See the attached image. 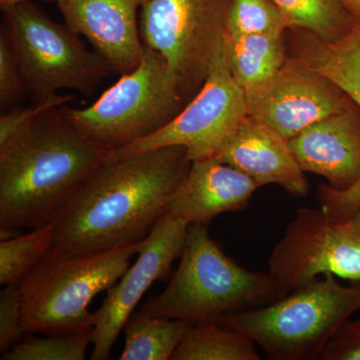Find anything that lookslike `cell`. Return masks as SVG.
<instances>
[{
    "instance_id": "cell-16",
    "label": "cell",
    "mask_w": 360,
    "mask_h": 360,
    "mask_svg": "<svg viewBox=\"0 0 360 360\" xmlns=\"http://www.w3.org/2000/svg\"><path fill=\"white\" fill-rule=\"evenodd\" d=\"M214 158L248 175L260 186L278 184L295 198H303L309 193V182L288 139L250 115L220 146Z\"/></svg>"
},
{
    "instance_id": "cell-19",
    "label": "cell",
    "mask_w": 360,
    "mask_h": 360,
    "mask_svg": "<svg viewBox=\"0 0 360 360\" xmlns=\"http://www.w3.org/2000/svg\"><path fill=\"white\" fill-rule=\"evenodd\" d=\"M194 322L142 314L125 323V345L120 360H168Z\"/></svg>"
},
{
    "instance_id": "cell-15",
    "label": "cell",
    "mask_w": 360,
    "mask_h": 360,
    "mask_svg": "<svg viewBox=\"0 0 360 360\" xmlns=\"http://www.w3.org/2000/svg\"><path fill=\"white\" fill-rule=\"evenodd\" d=\"M288 143L303 172L326 177L338 191L360 179V108L354 101L300 134Z\"/></svg>"
},
{
    "instance_id": "cell-21",
    "label": "cell",
    "mask_w": 360,
    "mask_h": 360,
    "mask_svg": "<svg viewBox=\"0 0 360 360\" xmlns=\"http://www.w3.org/2000/svg\"><path fill=\"white\" fill-rule=\"evenodd\" d=\"M281 9L288 30H303L326 41L342 39L359 16L340 0H272Z\"/></svg>"
},
{
    "instance_id": "cell-24",
    "label": "cell",
    "mask_w": 360,
    "mask_h": 360,
    "mask_svg": "<svg viewBox=\"0 0 360 360\" xmlns=\"http://www.w3.org/2000/svg\"><path fill=\"white\" fill-rule=\"evenodd\" d=\"M288 23L272 0H231L226 35L285 34Z\"/></svg>"
},
{
    "instance_id": "cell-1",
    "label": "cell",
    "mask_w": 360,
    "mask_h": 360,
    "mask_svg": "<svg viewBox=\"0 0 360 360\" xmlns=\"http://www.w3.org/2000/svg\"><path fill=\"white\" fill-rule=\"evenodd\" d=\"M191 163L180 146L104 161L52 217L53 245L77 255L141 243L167 212Z\"/></svg>"
},
{
    "instance_id": "cell-4",
    "label": "cell",
    "mask_w": 360,
    "mask_h": 360,
    "mask_svg": "<svg viewBox=\"0 0 360 360\" xmlns=\"http://www.w3.org/2000/svg\"><path fill=\"white\" fill-rule=\"evenodd\" d=\"M139 245L77 255L52 246L18 284L25 333L65 335L94 329L89 303L120 281Z\"/></svg>"
},
{
    "instance_id": "cell-17",
    "label": "cell",
    "mask_w": 360,
    "mask_h": 360,
    "mask_svg": "<svg viewBox=\"0 0 360 360\" xmlns=\"http://www.w3.org/2000/svg\"><path fill=\"white\" fill-rule=\"evenodd\" d=\"M259 184L215 158L195 160L168 202L167 212L188 224L207 225L248 205Z\"/></svg>"
},
{
    "instance_id": "cell-5",
    "label": "cell",
    "mask_w": 360,
    "mask_h": 360,
    "mask_svg": "<svg viewBox=\"0 0 360 360\" xmlns=\"http://www.w3.org/2000/svg\"><path fill=\"white\" fill-rule=\"evenodd\" d=\"M281 300L217 319L250 336L269 359L319 360L331 336L360 309V283L341 285L333 274Z\"/></svg>"
},
{
    "instance_id": "cell-2",
    "label": "cell",
    "mask_w": 360,
    "mask_h": 360,
    "mask_svg": "<svg viewBox=\"0 0 360 360\" xmlns=\"http://www.w3.org/2000/svg\"><path fill=\"white\" fill-rule=\"evenodd\" d=\"M60 108L45 111L0 146V236L49 224L106 160Z\"/></svg>"
},
{
    "instance_id": "cell-27",
    "label": "cell",
    "mask_w": 360,
    "mask_h": 360,
    "mask_svg": "<svg viewBox=\"0 0 360 360\" xmlns=\"http://www.w3.org/2000/svg\"><path fill=\"white\" fill-rule=\"evenodd\" d=\"M73 99H75V96L71 94L61 96L58 94L45 101H33L32 105L28 106V108H21V110L18 108V110L2 113L0 116V146L8 141L20 127L30 122L33 118L42 115L45 111L51 110V108L66 105Z\"/></svg>"
},
{
    "instance_id": "cell-20",
    "label": "cell",
    "mask_w": 360,
    "mask_h": 360,
    "mask_svg": "<svg viewBox=\"0 0 360 360\" xmlns=\"http://www.w3.org/2000/svg\"><path fill=\"white\" fill-rule=\"evenodd\" d=\"M250 336L217 321L194 322L172 360H259Z\"/></svg>"
},
{
    "instance_id": "cell-25",
    "label": "cell",
    "mask_w": 360,
    "mask_h": 360,
    "mask_svg": "<svg viewBox=\"0 0 360 360\" xmlns=\"http://www.w3.org/2000/svg\"><path fill=\"white\" fill-rule=\"evenodd\" d=\"M27 96L20 63L6 33L0 30V106L6 111L21 97Z\"/></svg>"
},
{
    "instance_id": "cell-8",
    "label": "cell",
    "mask_w": 360,
    "mask_h": 360,
    "mask_svg": "<svg viewBox=\"0 0 360 360\" xmlns=\"http://www.w3.org/2000/svg\"><path fill=\"white\" fill-rule=\"evenodd\" d=\"M231 0H146L139 32L179 79L186 104L205 84L225 44Z\"/></svg>"
},
{
    "instance_id": "cell-10",
    "label": "cell",
    "mask_w": 360,
    "mask_h": 360,
    "mask_svg": "<svg viewBox=\"0 0 360 360\" xmlns=\"http://www.w3.org/2000/svg\"><path fill=\"white\" fill-rule=\"evenodd\" d=\"M269 276L281 298L333 274L360 283V236L348 222H336L323 208H300L272 250Z\"/></svg>"
},
{
    "instance_id": "cell-3",
    "label": "cell",
    "mask_w": 360,
    "mask_h": 360,
    "mask_svg": "<svg viewBox=\"0 0 360 360\" xmlns=\"http://www.w3.org/2000/svg\"><path fill=\"white\" fill-rule=\"evenodd\" d=\"M281 300L269 274L250 271L227 257L206 225L189 224L179 269L142 314L191 322L217 321L222 315Z\"/></svg>"
},
{
    "instance_id": "cell-30",
    "label": "cell",
    "mask_w": 360,
    "mask_h": 360,
    "mask_svg": "<svg viewBox=\"0 0 360 360\" xmlns=\"http://www.w3.org/2000/svg\"><path fill=\"white\" fill-rule=\"evenodd\" d=\"M347 222L352 226V229L360 236V207Z\"/></svg>"
},
{
    "instance_id": "cell-18",
    "label": "cell",
    "mask_w": 360,
    "mask_h": 360,
    "mask_svg": "<svg viewBox=\"0 0 360 360\" xmlns=\"http://www.w3.org/2000/svg\"><path fill=\"white\" fill-rule=\"evenodd\" d=\"M285 34L225 35L227 65L246 104L264 94L285 63Z\"/></svg>"
},
{
    "instance_id": "cell-9",
    "label": "cell",
    "mask_w": 360,
    "mask_h": 360,
    "mask_svg": "<svg viewBox=\"0 0 360 360\" xmlns=\"http://www.w3.org/2000/svg\"><path fill=\"white\" fill-rule=\"evenodd\" d=\"M248 115L245 94L232 77L224 44L205 84L179 115L155 134L108 153L106 160L172 146L186 148L191 161L214 158Z\"/></svg>"
},
{
    "instance_id": "cell-6",
    "label": "cell",
    "mask_w": 360,
    "mask_h": 360,
    "mask_svg": "<svg viewBox=\"0 0 360 360\" xmlns=\"http://www.w3.org/2000/svg\"><path fill=\"white\" fill-rule=\"evenodd\" d=\"M144 45V44H143ZM186 105L179 79L162 56L143 47L141 63L89 108H61L96 148L110 153L168 124Z\"/></svg>"
},
{
    "instance_id": "cell-23",
    "label": "cell",
    "mask_w": 360,
    "mask_h": 360,
    "mask_svg": "<svg viewBox=\"0 0 360 360\" xmlns=\"http://www.w3.org/2000/svg\"><path fill=\"white\" fill-rule=\"evenodd\" d=\"M92 329L80 333L30 338L2 354V360H84L92 341Z\"/></svg>"
},
{
    "instance_id": "cell-11",
    "label": "cell",
    "mask_w": 360,
    "mask_h": 360,
    "mask_svg": "<svg viewBox=\"0 0 360 360\" xmlns=\"http://www.w3.org/2000/svg\"><path fill=\"white\" fill-rule=\"evenodd\" d=\"M188 225L165 212L141 241L136 262L108 290L101 309L94 312L92 360L110 359L111 349L137 303L151 284L167 279L172 262L181 257Z\"/></svg>"
},
{
    "instance_id": "cell-22",
    "label": "cell",
    "mask_w": 360,
    "mask_h": 360,
    "mask_svg": "<svg viewBox=\"0 0 360 360\" xmlns=\"http://www.w3.org/2000/svg\"><path fill=\"white\" fill-rule=\"evenodd\" d=\"M54 245L51 221L0 243V283L18 284Z\"/></svg>"
},
{
    "instance_id": "cell-26",
    "label": "cell",
    "mask_w": 360,
    "mask_h": 360,
    "mask_svg": "<svg viewBox=\"0 0 360 360\" xmlns=\"http://www.w3.org/2000/svg\"><path fill=\"white\" fill-rule=\"evenodd\" d=\"M22 304L18 284L4 286L0 293V350L2 354L25 335Z\"/></svg>"
},
{
    "instance_id": "cell-31",
    "label": "cell",
    "mask_w": 360,
    "mask_h": 360,
    "mask_svg": "<svg viewBox=\"0 0 360 360\" xmlns=\"http://www.w3.org/2000/svg\"><path fill=\"white\" fill-rule=\"evenodd\" d=\"M23 1H30V0H0V6H1V8H4V7L13 6V4H20V2ZM44 1L58 2V0H44Z\"/></svg>"
},
{
    "instance_id": "cell-7",
    "label": "cell",
    "mask_w": 360,
    "mask_h": 360,
    "mask_svg": "<svg viewBox=\"0 0 360 360\" xmlns=\"http://www.w3.org/2000/svg\"><path fill=\"white\" fill-rule=\"evenodd\" d=\"M1 9V30L13 47L33 101H45L65 89L90 96L104 78L116 73L65 23L51 20L32 2Z\"/></svg>"
},
{
    "instance_id": "cell-28",
    "label": "cell",
    "mask_w": 360,
    "mask_h": 360,
    "mask_svg": "<svg viewBox=\"0 0 360 360\" xmlns=\"http://www.w3.org/2000/svg\"><path fill=\"white\" fill-rule=\"evenodd\" d=\"M319 360H360V317L341 324L322 349Z\"/></svg>"
},
{
    "instance_id": "cell-13",
    "label": "cell",
    "mask_w": 360,
    "mask_h": 360,
    "mask_svg": "<svg viewBox=\"0 0 360 360\" xmlns=\"http://www.w3.org/2000/svg\"><path fill=\"white\" fill-rule=\"evenodd\" d=\"M290 32V56L330 78L360 108V16L352 30L336 41L303 30ZM316 196L333 221L347 222L360 207V179L343 191L321 184Z\"/></svg>"
},
{
    "instance_id": "cell-14",
    "label": "cell",
    "mask_w": 360,
    "mask_h": 360,
    "mask_svg": "<svg viewBox=\"0 0 360 360\" xmlns=\"http://www.w3.org/2000/svg\"><path fill=\"white\" fill-rule=\"evenodd\" d=\"M146 0H58L65 23L84 35L118 75L131 72L143 53L137 11Z\"/></svg>"
},
{
    "instance_id": "cell-12",
    "label": "cell",
    "mask_w": 360,
    "mask_h": 360,
    "mask_svg": "<svg viewBox=\"0 0 360 360\" xmlns=\"http://www.w3.org/2000/svg\"><path fill=\"white\" fill-rule=\"evenodd\" d=\"M352 101L333 80L290 54L264 94L248 104V110L288 141Z\"/></svg>"
},
{
    "instance_id": "cell-29",
    "label": "cell",
    "mask_w": 360,
    "mask_h": 360,
    "mask_svg": "<svg viewBox=\"0 0 360 360\" xmlns=\"http://www.w3.org/2000/svg\"><path fill=\"white\" fill-rule=\"evenodd\" d=\"M345 7L354 14V15L360 16V0H340Z\"/></svg>"
}]
</instances>
